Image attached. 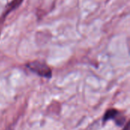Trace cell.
Returning a JSON list of instances; mask_svg holds the SVG:
<instances>
[{
  "mask_svg": "<svg viewBox=\"0 0 130 130\" xmlns=\"http://www.w3.org/2000/svg\"><path fill=\"white\" fill-rule=\"evenodd\" d=\"M26 67L30 71H31L32 72L35 73L36 75L40 77H43L46 78H50L52 77L51 69L47 64H46L43 62H40L38 60L30 62L26 64Z\"/></svg>",
  "mask_w": 130,
  "mask_h": 130,
  "instance_id": "cell-1",
  "label": "cell"
},
{
  "mask_svg": "<svg viewBox=\"0 0 130 130\" xmlns=\"http://www.w3.org/2000/svg\"><path fill=\"white\" fill-rule=\"evenodd\" d=\"M120 112L116 109H110L106 111L103 120L107 122L110 120H114L117 126H123L125 122V117L120 115Z\"/></svg>",
  "mask_w": 130,
  "mask_h": 130,
  "instance_id": "cell-2",
  "label": "cell"
},
{
  "mask_svg": "<svg viewBox=\"0 0 130 130\" xmlns=\"http://www.w3.org/2000/svg\"><path fill=\"white\" fill-rule=\"evenodd\" d=\"M24 0H11L6 6L5 8V10L4 11V14L2 15L3 18H5L8 14H10L12 11L15 10L17 8H18L21 4L23 2Z\"/></svg>",
  "mask_w": 130,
  "mask_h": 130,
  "instance_id": "cell-3",
  "label": "cell"
},
{
  "mask_svg": "<svg viewBox=\"0 0 130 130\" xmlns=\"http://www.w3.org/2000/svg\"><path fill=\"white\" fill-rule=\"evenodd\" d=\"M123 130H129V122L127 123L126 126H125V128L123 129Z\"/></svg>",
  "mask_w": 130,
  "mask_h": 130,
  "instance_id": "cell-4",
  "label": "cell"
}]
</instances>
